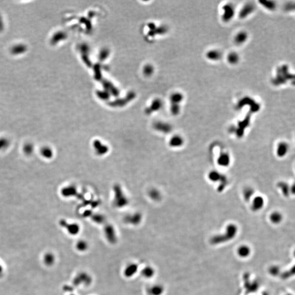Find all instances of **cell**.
I'll list each match as a JSON object with an SVG mask.
<instances>
[{
  "label": "cell",
  "instance_id": "obj_1",
  "mask_svg": "<svg viewBox=\"0 0 295 295\" xmlns=\"http://www.w3.org/2000/svg\"><path fill=\"white\" fill-rule=\"evenodd\" d=\"M113 190L114 192L113 200L114 206L119 208L126 206L128 204V199L125 195L121 186L117 184L114 186Z\"/></svg>",
  "mask_w": 295,
  "mask_h": 295
},
{
  "label": "cell",
  "instance_id": "obj_2",
  "mask_svg": "<svg viewBox=\"0 0 295 295\" xmlns=\"http://www.w3.org/2000/svg\"><path fill=\"white\" fill-rule=\"evenodd\" d=\"M93 282L91 276L86 272H82L78 274L73 280V284L76 286H89Z\"/></svg>",
  "mask_w": 295,
  "mask_h": 295
},
{
  "label": "cell",
  "instance_id": "obj_3",
  "mask_svg": "<svg viewBox=\"0 0 295 295\" xmlns=\"http://www.w3.org/2000/svg\"><path fill=\"white\" fill-rule=\"evenodd\" d=\"M104 234L107 241L112 244H115L117 241L115 229L112 225L107 224L104 228Z\"/></svg>",
  "mask_w": 295,
  "mask_h": 295
},
{
  "label": "cell",
  "instance_id": "obj_4",
  "mask_svg": "<svg viewBox=\"0 0 295 295\" xmlns=\"http://www.w3.org/2000/svg\"><path fill=\"white\" fill-rule=\"evenodd\" d=\"M93 146L96 155L98 156H103L109 151L108 146L103 144L99 139H95L93 142Z\"/></svg>",
  "mask_w": 295,
  "mask_h": 295
},
{
  "label": "cell",
  "instance_id": "obj_5",
  "mask_svg": "<svg viewBox=\"0 0 295 295\" xmlns=\"http://www.w3.org/2000/svg\"><path fill=\"white\" fill-rule=\"evenodd\" d=\"M138 268L139 266L137 263L135 262L129 263L124 270V275L128 278L133 277L137 273Z\"/></svg>",
  "mask_w": 295,
  "mask_h": 295
},
{
  "label": "cell",
  "instance_id": "obj_6",
  "mask_svg": "<svg viewBox=\"0 0 295 295\" xmlns=\"http://www.w3.org/2000/svg\"><path fill=\"white\" fill-rule=\"evenodd\" d=\"M124 220L126 223L136 226L141 223L142 220V215L141 214L136 213L126 216Z\"/></svg>",
  "mask_w": 295,
  "mask_h": 295
},
{
  "label": "cell",
  "instance_id": "obj_7",
  "mask_svg": "<svg viewBox=\"0 0 295 295\" xmlns=\"http://www.w3.org/2000/svg\"><path fill=\"white\" fill-rule=\"evenodd\" d=\"M61 224L62 225V226L65 227V228L67 229L68 232L70 235L73 236L78 235L80 230L79 225L76 223L67 224L65 221L63 220L62 222H61Z\"/></svg>",
  "mask_w": 295,
  "mask_h": 295
},
{
  "label": "cell",
  "instance_id": "obj_8",
  "mask_svg": "<svg viewBox=\"0 0 295 295\" xmlns=\"http://www.w3.org/2000/svg\"><path fill=\"white\" fill-rule=\"evenodd\" d=\"M155 270L151 266L147 265L144 267L141 271V274L143 277L146 279H150L154 277L155 274Z\"/></svg>",
  "mask_w": 295,
  "mask_h": 295
},
{
  "label": "cell",
  "instance_id": "obj_9",
  "mask_svg": "<svg viewBox=\"0 0 295 295\" xmlns=\"http://www.w3.org/2000/svg\"><path fill=\"white\" fill-rule=\"evenodd\" d=\"M165 291V288L162 285L156 284L151 286L148 290L150 295H162Z\"/></svg>",
  "mask_w": 295,
  "mask_h": 295
},
{
  "label": "cell",
  "instance_id": "obj_10",
  "mask_svg": "<svg viewBox=\"0 0 295 295\" xmlns=\"http://www.w3.org/2000/svg\"><path fill=\"white\" fill-rule=\"evenodd\" d=\"M250 252L251 250L249 246L246 245H242L237 250L238 255L243 258L248 257L250 254Z\"/></svg>",
  "mask_w": 295,
  "mask_h": 295
},
{
  "label": "cell",
  "instance_id": "obj_11",
  "mask_svg": "<svg viewBox=\"0 0 295 295\" xmlns=\"http://www.w3.org/2000/svg\"><path fill=\"white\" fill-rule=\"evenodd\" d=\"M75 247L80 252H85L89 248V244L85 240H79L77 242Z\"/></svg>",
  "mask_w": 295,
  "mask_h": 295
},
{
  "label": "cell",
  "instance_id": "obj_12",
  "mask_svg": "<svg viewBox=\"0 0 295 295\" xmlns=\"http://www.w3.org/2000/svg\"><path fill=\"white\" fill-rule=\"evenodd\" d=\"M183 140L181 137L179 136H174L171 138L170 141V146L172 147H179L182 145Z\"/></svg>",
  "mask_w": 295,
  "mask_h": 295
},
{
  "label": "cell",
  "instance_id": "obj_13",
  "mask_svg": "<svg viewBox=\"0 0 295 295\" xmlns=\"http://www.w3.org/2000/svg\"><path fill=\"white\" fill-rule=\"evenodd\" d=\"M76 188L74 186H67L63 188L62 191V194L65 197H70L73 196L76 193Z\"/></svg>",
  "mask_w": 295,
  "mask_h": 295
},
{
  "label": "cell",
  "instance_id": "obj_14",
  "mask_svg": "<svg viewBox=\"0 0 295 295\" xmlns=\"http://www.w3.org/2000/svg\"><path fill=\"white\" fill-rule=\"evenodd\" d=\"M41 154L42 155V157H44V158H46V159H50L53 155V150H51V148L48 147V146L43 147V148L41 149Z\"/></svg>",
  "mask_w": 295,
  "mask_h": 295
},
{
  "label": "cell",
  "instance_id": "obj_15",
  "mask_svg": "<svg viewBox=\"0 0 295 295\" xmlns=\"http://www.w3.org/2000/svg\"><path fill=\"white\" fill-rule=\"evenodd\" d=\"M92 220L96 224H102L104 223L105 221V217L103 215L100 214H95L91 215Z\"/></svg>",
  "mask_w": 295,
  "mask_h": 295
},
{
  "label": "cell",
  "instance_id": "obj_16",
  "mask_svg": "<svg viewBox=\"0 0 295 295\" xmlns=\"http://www.w3.org/2000/svg\"><path fill=\"white\" fill-rule=\"evenodd\" d=\"M254 8L252 5L250 4H248L241 11V14H240L241 17H244L245 16L248 15L249 14H250V12H252L253 10H254Z\"/></svg>",
  "mask_w": 295,
  "mask_h": 295
},
{
  "label": "cell",
  "instance_id": "obj_17",
  "mask_svg": "<svg viewBox=\"0 0 295 295\" xmlns=\"http://www.w3.org/2000/svg\"><path fill=\"white\" fill-rule=\"evenodd\" d=\"M54 256L53 254L50 253H47L44 257V262L48 266H50L53 265L54 262Z\"/></svg>",
  "mask_w": 295,
  "mask_h": 295
},
{
  "label": "cell",
  "instance_id": "obj_18",
  "mask_svg": "<svg viewBox=\"0 0 295 295\" xmlns=\"http://www.w3.org/2000/svg\"><path fill=\"white\" fill-rule=\"evenodd\" d=\"M149 195L150 197L154 201H159L161 197L160 192L156 189L151 190L150 191Z\"/></svg>",
  "mask_w": 295,
  "mask_h": 295
},
{
  "label": "cell",
  "instance_id": "obj_19",
  "mask_svg": "<svg viewBox=\"0 0 295 295\" xmlns=\"http://www.w3.org/2000/svg\"><path fill=\"white\" fill-rule=\"evenodd\" d=\"M288 147L287 145L285 143H281L279 146H278V154L279 156H284L286 154V152H287Z\"/></svg>",
  "mask_w": 295,
  "mask_h": 295
},
{
  "label": "cell",
  "instance_id": "obj_20",
  "mask_svg": "<svg viewBox=\"0 0 295 295\" xmlns=\"http://www.w3.org/2000/svg\"><path fill=\"white\" fill-rule=\"evenodd\" d=\"M270 220L274 224H278L281 221L282 217L281 214L278 213H274L270 216Z\"/></svg>",
  "mask_w": 295,
  "mask_h": 295
},
{
  "label": "cell",
  "instance_id": "obj_21",
  "mask_svg": "<svg viewBox=\"0 0 295 295\" xmlns=\"http://www.w3.org/2000/svg\"><path fill=\"white\" fill-rule=\"evenodd\" d=\"M246 37H247L246 34L244 32L239 33V34L237 35V36H236V38H235L236 42L237 43H239V44L243 43L246 39Z\"/></svg>",
  "mask_w": 295,
  "mask_h": 295
},
{
  "label": "cell",
  "instance_id": "obj_22",
  "mask_svg": "<svg viewBox=\"0 0 295 295\" xmlns=\"http://www.w3.org/2000/svg\"><path fill=\"white\" fill-rule=\"evenodd\" d=\"M263 199L261 197H257L254 199L253 206L255 209H258L261 208L263 205Z\"/></svg>",
  "mask_w": 295,
  "mask_h": 295
},
{
  "label": "cell",
  "instance_id": "obj_23",
  "mask_svg": "<svg viewBox=\"0 0 295 295\" xmlns=\"http://www.w3.org/2000/svg\"><path fill=\"white\" fill-rule=\"evenodd\" d=\"M207 57L212 60H218L220 57V54L218 51H212L208 54Z\"/></svg>",
  "mask_w": 295,
  "mask_h": 295
},
{
  "label": "cell",
  "instance_id": "obj_24",
  "mask_svg": "<svg viewBox=\"0 0 295 295\" xmlns=\"http://www.w3.org/2000/svg\"><path fill=\"white\" fill-rule=\"evenodd\" d=\"M238 60V56L236 54L232 53L230 54L228 57V60L231 64H236Z\"/></svg>",
  "mask_w": 295,
  "mask_h": 295
},
{
  "label": "cell",
  "instance_id": "obj_25",
  "mask_svg": "<svg viewBox=\"0 0 295 295\" xmlns=\"http://www.w3.org/2000/svg\"><path fill=\"white\" fill-rule=\"evenodd\" d=\"M229 162V158L226 155H222L219 160V163L221 165H227Z\"/></svg>",
  "mask_w": 295,
  "mask_h": 295
},
{
  "label": "cell",
  "instance_id": "obj_26",
  "mask_svg": "<svg viewBox=\"0 0 295 295\" xmlns=\"http://www.w3.org/2000/svg\"><path fill=\"white\" fill-rule=\"evenodd\" d=\"M8 145H9V142L7 139L4 138H0V150H2L6 149V148H7Z\"/></svg>",
  "mask_w": 295,
  "mask_h": 295
},
{
  "label": "cell",
  "instance_id": "obj_27",
  "mask_svg": "<svg viewBox=\"0 0 295 295\" xmlns=\"http://www.w3.org/2000/svg\"><path fill=\"white\" fill-rule=\"evenodd\" d=\"M24 151L25 154H26L28 155H30V154H32V151H33V146L30 144H26L24 147Z\"/></svg>",
  "mask_w": 295,
  "mask_h": 295
},
{
  "label": "cell",
  "instance_id": "obj_28",
  "mask_svg": "<svg viewBox=\"0 0 295 295\" xmlns=\"http://www.w3.org/2000/svg\"><path fill=\"white\" fill-rule=\"evenodd\" d=\"M279 268L278 267H272L270 269V273L272 274V275H274L277 274L278 273V272H279Z\"/></svg>",
  "mask_w": 295,
  "mask_h": 295
},
{
  "label": "cell",
  "instance_id": "obj_29",
  "mask_svg": "<svg viewBox=\"0 0 295 295\" xmlns=\"http://www.w3.org/2000/svg\"><path fill=\"white\" fill-rule=\"evenodd\" d=\"M2 272H3V268H2V267L1 266V265H0V275L2 274Z\"/></svg>",
  "mask_w": 295,
  "mask_h": 295
},
{
  "label": "cell",
  "instance_id": "obj_30",
  "mask_svg": "<svg viewBox=\"0 0 295 295\" xmlns=\"http://www.w3.org/2000/svg\"><path fill=\"white\" fill-rule=\"evenodd\" d=\"M74 295V294H71V295Z\"/></svg>",
  "mask_w": 295,
  "mask_h": 295
}]
</instances>
